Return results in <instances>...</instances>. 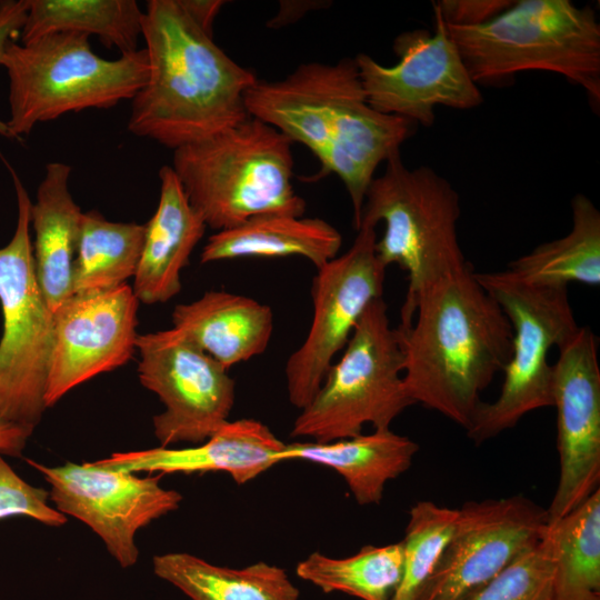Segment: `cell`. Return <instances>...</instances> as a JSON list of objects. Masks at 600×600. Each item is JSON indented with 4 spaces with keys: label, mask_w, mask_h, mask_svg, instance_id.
<instances>
[{
    "label": "cell",
    "mask_w": 600,
    "mask_h": 600,
    "mask_svg": "<svg viewBox=\"0 0 600 600\" xmlns=\"http://www.w3.org/2000/svg\"><path fill=\"white\" fill-rule=\"evenodd\" d=\"M173 329L226 370L263 353L273 331L272 309L227 291H207L172 311Z\"/></svg>",
    "instance_id": "cell-20"
},
{
    "label": "cell",
    "mask_w": 600,
    "mask_h": 600,
    "mask_svg": "<svg viewBox=\"0 0 600 600\" xmlns=\"http://www.w3.org/2000/svg\"><path fill=\"white\" fill-rule=\"evenodd\" d=\"M142 38L149 72L132 98V134L176 150L249 117L244 96L256 74L219 48L178 0L147 2Z\"/></svg>",
    "instance_id": "cell-2"
},
{
    "label": "cell",
    "mask_w": 600,
    "mask_h": 600,
    "mask_svg": "<svg viewBox=\"0 0 600 600\" xmlns=\"http://www.w3.org/2000/svg\"><path fill=\"white\" fill-rule=\"evenodd\" d=\"M27 462L50 486L54 508L87 524L122 568L139 559L137 532L178 509L182 500L178 491L163 488L159 477H139L93 461L54 467Z\"/></svg>",
    "instance_id": "cell-14"
},
{
    "label": "cell",
    "mask_w": 600,
    "mask_h": 600,
    "mask_svg": "<svg viewBox=\"0 0 600 600\" xmlns=\"http://www.w3.org/2000/svg\"><path fill=\"white\" fill-rule=\"evenodd\" d=\"M558 349L552 388L560 471L547 508L549 522L569 514L600 489L598 339L589 327H579Z\"/></svg>",
    "instance_id": "cell-16"
},
{
    "label": "cell",
    "mask_w": 600,
    "mask_h": 600,
    "mask_svg": "<svg viewBox=\"0 0 600 600\" xmlns=\"http://www.w3.org/2000/svg\"><path fill=\"white\" fill-rule=\"evenodd\" d=\"M292 143L249 116L228 130L173 150L171 168L191 206L214 230L267 213L301 217L306 201L292 184Z\"/></svg>",
    "instance_id": "cell-5"
},
{
    "label": "cell",
    "mask_w": 600,
    "mask_h": 600,
    "mask_svg": "<svg viewBox=\"0 0 600 600\" xmlns=\"http://www.w3.org/2000/svg\"><path fill=\"white\" fill-rule=\"evenodd\" d=\"M341 244V233L321 218L267 213L212 234L200 262L298 256L319 269L338 256Z\"/></svg>",
    "instance_id": "cell-23"
},
{
    "label": "cell",
    "mask_w": 600,
    "mask_h": 600,
    "mask_svg": "<svg viewBox=\"0 0 600 600\" xmlns=\"http://www.w3.org/2000/svg\"><path fill=\"white\" fill-rule=\"evenodd\" d=\"M158 207L144 224V240L132 290L139 302H167L181 290L180 273L207 224L189 202L171 166L159 171Z\"/></svg>",
    "instance_id": "cell-19"
},
{
    "label": "cell",
    "mask_w": 600,
    "mask_h": 600,
    "mask_svg": "<svg viewBox=\"0 0 600 600\" xmlns=\"http://www.w3.org/2000/svg\"><path fill=\"white\" fill-rule=\"evenodd\" d=\"M459 510L423 500L409 511L400 582L390 600H416L444 549Z\"/></svg>",
    "instance_id": "cell-30"
},
{
    "label": "cell",
    "mask_w": 600,
    "mask_h": 600,
    "mask_svg": "<svg viewBox=\"0 0 600 600\" xmlns=\"http://www.w3.org/2000/svg\"><path fill=\"white\" fill-rule=\"evenodd\" d=\"M327 1H281L274 18L268 21L270 28H281L301 19L308 11L327 7Z\"/></svg>",
    "instance_id": "cell-37"
},
{
    "label": "cell",
    "mask_w": 600,
    "mask_h": 600,
    "mask_svg": "<svg viewBox=\"0 0 600 600\" xmlns=\"http://www.w3.org/2000/svg\"><path fill=\"white\" fill-rule=\"evenodd\" d=\"M9 78L13 139L41 122L86 109H108L131 99L147 81L144 48L117 59L96 54L89 36L53 32L24 43L10 41L1 58Z\"/></svg>",
    "instance_id": "cell-7"
},
{
    "label": "cell",
    "mask_w": 600,
    "mask_h": 600,
    "mask_svg": "<svg viewBox=\"0 0 600 600\" xmlns=\"http://www.w3.org/2000/svg\"><path fill=\"white\" fill-rule=\"evenodd\" d=\"M187 16L207 34L212 37V24L221 7L222 0H178Z\"/></svg>",
    "instance_id": "cell-35"
},
{
    "label": "cell",
    "mask_w": 600,
    "mask_h": 600,
    "mask_svg": "<svg viewBox=\"0 0 600 600\" xmlns=\"http://www.w3.org/2000/svg\"><path fill=\"white\" fill-rule=\"evenodd\" d=\"M141 384L164 410L152 419L160 447L206 441L229 421L234 380L228 370L171 328L138 334Z\"/></svg>",
    "instance_id": "cell-13"
},
{
    "label": "cell",
    "mask_w": 600,
    "mask_h": 600,
    "mask_svg": "<svg viewBox=\"0 0 600 600\" xmlns=\"http://www.w3.org/2000/svg\"><path fill=\"white\" fill-rule=\"evenodd\" d=\"M49 500L48 490L24 481L0 453V519L23 516L46 526H63L68 518Z\"/></svg>",
    "instance_id": "cell-32"
},
{
    "label": "cell",
    "mask_w": 600,
    "mask_h": 600,
    "mask_svg": "<svg viewBox=\"0 0 600 600\" xmlns=\"http://www.w3.org/2000/svg\"><path fill=\"white\" fill-rule=\"evenodd\" d=\"M416 600H469L539 542L547 509L523 494L468 501Z\"/></svg>",
    "instance_id": "cell-15"
},
{
    "label": "cell",
    "mask_w": 600,
    "mask_h": 600,
    "mask_svg": "<svg viewBox=\"0 0 600 600\" xmlns=\"http://www.w3.org/2000/svg\"><path fill=\"white\" fill-rule=\"evenodd\" d=\"M474 277L501 307L513 332L500 394L492 402H481L466 429L480 444L513 428L529 412L553 407L548 352L572 338L579 326L567 287L528 283L508 270L474 272Z\"/></svg>",
    "instance_id": "cell-9"
},
{
    "label": "cell",
    "mask_w": 600,
    "mask_h": 600,
    "mask_svg": "<svg viewBox=\"0 0 600 600\" xmlns=\"http://www.w3.org/2000/svg\"><path fill=\"white\" fill-rule=\"evenodd\" d=\"M28 0L0 1V58L7 44L20 33L28 12ZM0 136L13 139L6 121L0 120Z\"/></svg>",
    "instance_id": "cell-34"
},
{
    "label": "cell",
    "mask_w": 600,
    "mask_h": 600,
    "mask_svg": "<svg viewBox=\"0 0 600 600\" xmlns=\"http://www.w3.org/2000/svg\"><path fill=\"white\" fill-rule=\"evenodd\" d=\"M244 103L250 117L313 153L321 168L312 180L337 174L353 208L362 206L378 166L417 129L369 104L354 58L303 63L282 80H258Z\"/></svg>",
    "instance_id": "cell-1"
},
{
    "label": "cell",
    "mask_w": 600,
    "mask_h": 600,
    "mask_svg": "<svg viewBox=\"0 0 600 600\" xmlns=\"http://www.w3.org/2000/svg\"><path fill=\"white\" fill-rule=\"evenodd\" d=\"M397 330L411 400L467 429L481 392L510 360L513 338L509 319L471 264L429 287L410 327Z\"/></svg>",
    "instance_id": "cell-3"
},
{
    "label": "cell",
    "mask_w": 600,
    "mask_h": 600,
    "mask_svg": "<svg viewBox=\"0 0 600 600\" xmlns=\"http://www.w3.org/2000/svg\"><path fill=\"white\" fill-rule=\"evenodd\" d=\"M512 2L507 0H442L437 3L448 24L478 26L503 12Z\"/></svg>",
    "instance_id": "cell-33"
},
{
    "label": "cell",
    "mask_w": 600,
    "mask_h": 600,
    "mask_svg": "<svg viewBox=\"0 0 600 600\" xmlns=\"http://www.w3.org/2000/svg\"><path fill=\"white\" fill-rule=\"evenodd\" d=\"M70 174L69 164L49 162L30 209L36 274L52 313L73 294L72 264L82 211L71 196Z\"/></svg>",
    "instance_id": "cell-21"
},
{
    "label": "cell",
    "mask_w": 600,
    "mask_h": 600,
    "mask_svg": "<svg viewBox=\"0 0 600 600\" xmlns=\"http://www.w3.org/2000/svg\"><path fill=\"white\" fill-rule=\"evenodd\" d=\"M284 446L268 426L248 418L228 421L206 441L191 447L114 452L93 462L131 473L226 472L243 484L279 463Z\"/></svg>",
    "instance_id": "cell-18"
},
{
    "label": "cell",
    "mask_w": 600,
    "mask_h": 600,
    "mask_svg": "<svg viewBox=\"0 0 600 600\" xmlns=\"http://www.w3.org/2000/svg\"><path fill=\"white\" fill-rule=\"evenodd\" d=\"M18 206L16 230L0 248V418L34 429L46 407L52 312L41 292L30 237L32 201L8 163Z\"/></svg>",
    "instance_id": "cell-10"
},
{
    "label": "cell",
    "mask_w": 600,
    "mask_h": 600,
    "mask_svg": "<svg viewBox=\"0 0 600 600\" xmlns=\"http://www.w3.org/2000/svg\"><path fill=\"white\" fill-rule=\"evenodd\" d=\"M434 32L423 29L400 33L393 41L399 58L383 66L366 53L354 57L369 104L416 126L434 123L436 107L468 110L483 97L451 39L438 3H433Z\"/></svg>",
    "instance_id": "cell-11"
},
{
    "label": "cell",
    "mask_w": 600,
    "mask_h": 600,
    "mask_svg": "<svg viewBox=\"0 0 600 600\" xmlns=\"http://www.w3.org/2000/svg\"><path fill=\"white\" fill-rule=\"evenodd\" d=\"M572 228L510 262L508 271L532 284L567 287L600 284V212L584 194L571 201Z\"/></svg>",
    "instance_id": "cell-25"
},
{
    "label": "cell",
    "mask_w": 600,
    "mask_h": 600,
    "mask_svg": "<svg viewBox=\"0 0 600 600\" xmlns=\"http://www.w3.org/2000/svg\"><path fill=\"white\" fill-rule=\"evenodd\" d=\"M33 429L0 418V453L19 457Z\"/></svg>",
    "instance_id": "cell-36"
},
{
    "label": "cell",
    "mask_w": 600,
    "mask_h": 600,
    "mask_svg": "<svg viewBox=\"0 0 600 600\" xmlns=\"http://www.w3.org/2000/svg\"><path fill=\"white\" fill-rule=\"evenodd\" d=\"M554 554L548 529L469 600H552Z\"/></svg>",
    "instance_id": "cell-31"
},
{
    "label": "cell",
    "mask_w": 600,
    "mask_h": 600,
    "mask_svg": "<svg viewBox=\"0 0 600 600\" xmlns=\"http://www.w3.org/2000/svg\"><path fill=\"white\" fill-rule=\"evenodd\" d=\"M403 568L402 540L387 546H366L356 554L331 558L319 551L298 562L297 576L324 593L334 591L361 600H390Z\"/></svg>",
    "instance_id": "cell-29"
},
{
    "label": "cell",
    "mask_w": 600,
    "mask_h": 600,
    "mask_svg": "<svg viewBox=\"0 0 600 600\" xmlns=\"http://www.w3.org/2000/svg\"><path fill=\"white\" fill-rule=\"evenodd\" d=\"M139 300L128 283L73 293L52 313L44 394L56 404L74 387L128 362L136 350Z\"/></svg>",
    "instance_id": "cell-17"
},
{
    "label": "cell",
    "mask_w": 600,
    "mask_h": 600,
    "mask_svg": "<svg viewBox=\"0 0 600 600\" xmlns=\"http://www.w3.org/2000/svg\"><path fill=\"white\" fill-rule=\"evenodd\" d=\"M366 193L361 223L384 222L376 254L387 268L397 264L408 276L399 329L410 327L420 296L443 277L470 263L458 241L459 194L427 166L408 168L400 150L384 161Z\"/></svg>",
    "instance_id": "cell-6"
},
{
    "label": "cell",
    "mask_w": 600,
    "mask_h": 600,
    "mask_svg": "<svg viewBox=\"0 0 600 600\" xmlns=\"http://www.w3.org/2000/svg\"><path fill=\"white\" fill-rule=\"evenodd\" d=\"M339 361L301 409L290 436L328 443L361 434L367 423L388 429L414 404L403 379V352L383 298L373 300L354 327Z\"/></svg>",
    "instance_id": "cell-8"
},
{
    "label": "cell",
    "mask_w": 600,
    "mask_h": 600,
    "mask_svg": "<svg viewBox=\"0 0 600 600\" xmlns=\"http://www.w3.org/2000/svg\"><path fill=\"white\" fill-rule=\"evenodd\" d=\"M447 28L478 86L507 84L523 71L553 72L582 88L599 111L600 23L590 6L518 0L482 24Z\"/></svg>",
    "instance_id": "cell-4"
},
{
    "label": "cell",
    "mask_w": 600,
    "mask_h": 600,
    "mask_svg": "<svg viewBox=\"0 0 600 600\" xmlns=\"http://www.w3.org/2000/svg\"><path fill=\"white\" fill-rule=\"evenodd\" d=\"M144 224L113 222L96 210L82 212L72 264L73 293L109 290L134 277Z\"/></svg>",
    "instance_id": "cell-27"
},
{
    "label": "cell",
    "mask_w": 600,
    "mask_h": 600,
    "mask_svg": "<svg viewBox=\"0 0 600 600\" xmlns=\"http://www.w3.org/2000/svg\"><path fill=\"white\" fill-rule=\"evenodd\" d=\"M554 554L552 600H600V489L549 522Z\"/></svg>",
    "instance_id": "cell-28"
},
{
    "label": "cell",
    "mask_w": 600,
    "mask_h": 600,
    "mask_svg": "<svg viewBox=\"0 0 600 600\" xmlns=\"http://www.w3.org/2000/svg\"><path fill=\"white\" fill-rule=\"evenodd\" d=\"M418 451L417 442L388 428L328 443H289L278 458L280 462L304 460L333 469L358 504L369 506L380 503L387 482L404 473Z\"/></svg>",
    "instance_id": "cell-22"
},
{
    "label": "cell",
    "mask_w": 600,
    "mask_h": 600,
    "mask_svg": "<svg viewBox=\"0 0 600 600\" xmlns=\"http://www.w3.org/2000/svg\"><path fill=\"white\" fill-rule=\"evenodd\" d=\"M376 227L361 223L351 247L317 269L311 326L286 363L288 398L300 410L320 389L367 307L382 298L387 268L376 254Z\"/></svg>",
    "instance_id": "cell-12"
},
{
    "label": "cell",
    "mask_w": 600,
    "mask_h": 600,
    "mask_svg": "<svg viewBox=\"0 0 600 600\" xmlns=\"http://www.w3.org/2000/svg\"><path fill=\"white\" fill-rule=\"evenodd\" d=\"M152 568L190 600H299L286 570L264 561L229 568L188 552H167L153 557Z\"/></svg>",
    "instance_id": "cell-24"
},
{
    "label": "cell",
    "mask_w": 600,
    "mask_h": 600,
    "mask_svg": "<svg viewBox=\"0 0 600 600\" xmlns=\"http://www.w3.org/2000/svg\"><path fill=\"white\" fill-rule=\"evenodd\" d=\"M21 43L53 32L94 34L121 54L138 49L143 11L134 0H28Z\"/></svg>",
    "instance_id": "cell-26"
}]
</instances>
